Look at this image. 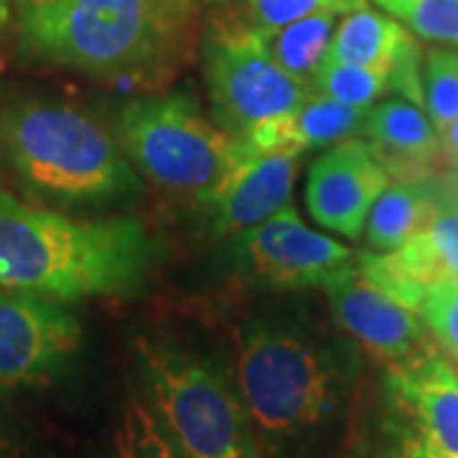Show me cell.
<instances>
[{
	"label": "cell",
	"mask_w": 458,
	"mask_h": 458,
	"mask_svg": "<svg viewBox=\"0 0 458 458\" xmlns=\"http://www.w3.org/2000/svg\"><path fill=\"white\" fill-rule=\"evenodd\" d=\"M153 245L135 219L82 222L0 191V288L74 303L140 285Z\"/></svg>",
	"instance_id": "6da1fadb"
},
{
	"label": "cell",
	"mask_w": 458,
	"mask_h": 458,
	"mask_svg": "<svg viewBox=\"0 0 458 458\" xmlns=\"http://www.w3.org/2000/svg\"><path fill=\"white\" fill-rule=\"evenodd\" d=\"M23 49L87 74H125L186 47L199 0H13Z\"/></svg>",
	"instance_id": "7a4b0ae2"
},
{
	"label": "cell",
	"mask_w": 458,
	"mask_h": 458,
	"mask_svg": "<svg viewBox=\"0 0 458 458\" xmlns=\"http://www.w3.org/2000/svg\"><path fill=\"white\" fill-rule=\"evenodd\" d=\"M0 158L38 197L102 204L138 189L123 148L72 105L23 98L0 105Z\"/></svg>",
	"instance_id": "3957f363"
},
{
	"label": "cell",
	"mask_w": 458,
	"mask_h": 458,
	"mask_svg": "<svg viewBox=\"0 0 458 458\" xmlns=\"http://www.w3.org/2000/svg\"><path fill=\"white\" fill-rule=\"evenodd\" d=\"M140 369L148 410L183 458H260L242 394L214 364L146 344Z\"/></svg>",
	"instance_id": "277c9868"
},
{
	"label": "cell",
	"mask_w": 458,
	"mask_h": 458,
	"mask_svg": "<svg viewBox=\"0 0 458 458\" xmlns=\"http://www.w3.org/2000/svg\"><path fill=\"white\" fill-rule=\"evenodd\" d=\"M237 385L252 428L298 438L324 426L342 400V372L316 344L288 328H250L237 357Z\"/></svg>",
	"instance_id": "5b68a950"
},
{
	"label": "cell",
	"mask_w": 458,
	"mask_h": 458,
	"mask_svg": "<svg viewBox=\"0 0 458 458\" xmlns=\"http://www.w3.org/2000/svg\"><path fill=\"white\" fill-rule=\"evenodd\" d=\"M117 138L123 153L153 183L199 201L212 197L247 150L189 98L125 105L117 117Z\"/></svg>",
	"instance_id": "8992f818"
},
{
	"label": "cell",
	"mask_w": 458,
	"mask_h": 458,
	"mask_svg": "<svg viewBox=\"0 0 458 458\" xmlns=\"http://www.w3.org/2000/svg\"><path fill=\"white\" fill-rule=\"evenodd\" d=\"M204 62L219 128L250 148L288 146L291 123L311 95V87L278 66L265 49L260 33L250 23L216 26Z\"/></svg>",
	"instance_id": "52a82bcc"
},
{
	"label": "cell",
	"mask_w": 458,
	"mask_h": 458,
	"mask_svg": "<svg viewBox=\"0 0 458 458\" xmlns=\"http://www.w3.org/2000/svg\"><path fill=\"white\" fill-rule=\"evenodd\" d=\"M82 342L80 321L44 295L0 293V385H44L66 369Z\"/></svg>",
	"instance_id": "ba28073f"
},
{
	"label": "cell",
	"mask_w": 458,
	"mask_h": 458,
	"mask_svg": "<svg viewBox=\"0 0 458 458\" xmlns=\"http://www.w3.org/2000/svg\"><path fill=\"white\" fill-rule=\"evenodd\" d=\"M387 186L390 174L372 146L346 138L313 161L306 181V207L316 225L357 240Z\"/></svg>",
	"instance_id": "9c48e42d"
},
{
	"label": "cell",
	"mask_w": 458,
	"mask_h": 458,
	"mask_svg": "<svg viewBox=\"0 0 458 458\" xmlns=\"http://www.w3.org/2000/svg\"><path fill=\"white\" fill-rule=\"evenodd\" d=\"M242 260L270 285L306 288L324 285L331 276L354 262V252L298 219L291 207L245 232Z\"/></svg>",
	"instance_id": "30bf717a"
},
{
	"label": "cell",
	"mask_w": 458,
	"mask_h": 458,
	"mask_svg": "<svg viewBox=\"0 0 458 458\" xmlns=\"http://www.w3.org/2000/svg\"><path fill=\"white\" fill-rule=\"evenodd\" d=\"M301 150L250 148L234 171L219 183L204 209L219 234H245L288 207L293 194Z\"/></svg>",
	"instance_id": "8fae6325"
},
{
	"label": "cell",
	"mask_w": 458,
	"mask_h": 458,
	"mask_svg": "<svg viewBox=\"0 0 458 458\" xmlns=\"http://www.w3.org/2000/svg\"><path fill=\"white\" fill-rule=\"evenodd\" d=\"M324 291L344 331L377 360L397 364L426 349V328L418 313L369 285L354 262L331 276Z\"/></svg>",
	"instance_id": "7c38bea8"
},
{
	"label": "cell",
	"mask_w": 458,
	"mask_h": 458,
	"mask_svg": "<svg viewBox=\"0 0 458 458\" xmlns=\"http://www.w3.org/2000/svg\"><path fill=\"white\" fill-rule=\"evenodd\" d=\"M387 385L412 426L410 433L441 458H458L456 369L426 346L393 364Z\"/></svg>",
	"instance_id": "4fadbf2b"
},
{
	"label": "cell",
	"mask_w": 458,
	"mask_h": 458,
	"mask_svg": "<svg viewBox=\"0 0 458 458\" xmlns=\"http://www.w3.org/2000/svg\"><path fill=\"white\" fill-rule=\"evenodd\" d=\"M361 132L387 168L390 179L408 176L410 181H418L423 174H430V164L441 148L433 120H428L420 105L405 98L385 99L369 107Z\"/></svg>",
	"instance_id": "5bb4252c"
},
{
	"label": "cell",
	"mask_w": 458,
	"mask_h": 458,
	"mask_svg": "<svg viewBox=\"0 0 458 458\" xmlns=\"http://www.w3.org/2000/svg\"><path fill=\"white\" fill-rule=\"evenodd\" d=\"M441 207V191L423 181H400L385 189L367 216L364 234L377 252H393L418 237Z\"/></svg>",
	"instance_id": "9a60e30c"
},
{
	"label": "cell",
	"mask_w": 458,
	"mask_h": 458,
	"mask_svg": "<svg viewBox=\"0 0 458 458\" xmlns=\"http://www.w3.org/2000/svg\"><path fill=\"white\" fill-rule=\"evenodd\" d=\"M387 255L397 270L428 291L438 283H458V204L441 197L430 225Z\"/></svg>",
	"instance_id": "2e32d148"
},
{
	"label": "cell",
	"mask_w": 458,
	"mask_h": 458,
	"mask_svg": "<svg viewBox=\"0 0 458 458\" xmlns=\"http://www.w3.org/2000/svg\"><path fill=\"white\" fill-rule=\"evenodd\" d=\"M408 38L410 33L397 21L369 11L364 5L346 13L342 26L334 33L327 62L377 69L385 72L390 80L394 56L400 54Z\"/></svg>",
	"instance_id": "e0dca14e"
},
{
	"label": "cell",
	"mask_w": 458,
	"mask_h": 458,
	"mask_svg": "<svg viewBox=\"0 0 458 458\" xmlns=\"http://www.w3.org/2000/svg\"><path fill=\"white\" fill-rule=\"evenodd\" d=\"M334 33H336V13L321 11L309 18H301L280 31L260 33V38L278 66H283L298 82L311 87L316 72L328 59Z\"/></svg>",
	"instance_id": "ac0fdd59"
},
{
	"label": "cell",
	"mask_w": 458,
	"mask_h": 458,
	"mask_svg": "<svg viewBox=\"0 0 458 458\" xmlns=\"http://www.w3.org/2000/svg\"><path fill=\"white\" fill-rule=\"evenodd\" d=\"M364 117H367V110L349 107L336 99L311 92L306 102L298 107L293 123H291L288 146L301 153H306L311 148L336 146L364 128Z\"/></svg>",
	"instance_id": "d6986e66"
},
{
	"label": "cell",
	"mask_w": 458,
	"mask_h": 458,
	"mask_svg": "<svg viewBox=\"0 0 458 458\" xmlns=\"http://www.w3.org/2000/svg\"><path fill=\"white\" fill-rule=\"evenodd\" d=\"M387 89H390V80L385 72L367 66L336 64V62H324L311 80V92L360 110H369V105Z\"/></svg>",
	"instance_id": "ffe728a7"
},
{
	"label": "cell",
	"mask_w": 458,
	"mask_h": 458,
	"mask_svg": "<svg viewBox=\"0 0 458 458\" xmlns=\"http://www.w3.org/2000/svg\"><path fill=\"white\" fill-rule=\"evenodd\" d=\"M377 5L420 38L458 47V0H377Z\"/></svg>",
	"instance_id": "44dd1931"
},
{
	"label": "cell",
	"mask_w": 458,
	"mask_h": 458,
	"mask_svg": "<svg viewBox=\"0 0 458 458\" xmlns=\"http://www.w3.org/2000/svg\"><path fill=\"white\" fill-rule=\"evenodd\" d=\"M423 92L426 107L436 131L445 128L458 117V54L448 49H433L423 62Z\"/></svg>",
	"instance_id": "7402d4cb"
},
{
	"label": "cell",
	"mask_w": 458,
	"mask_h": 458,
	"mask_svg": "<svg viewBox=\"0 0 458 458\" xmlns=\"http://www.w3.org/2000/svg\"><path fill=\"white\" fill-rule=\"evenodd\" d=\"M117 454L120 458H183L174 441L165 436L156 415L140 405V403H128L123 426L117 436Z\"/></svg>",
	"instance_id": "603a6c76"
},
{
	"label": "cell",
	"mask_w": 458,
	"mask_h": 458,
	"mask_svg": "<svg viewBox=\"0 0 458 458\" xmlns=\"http://www.w3.org/2000/svg\"><path fill=\"white\" fill-rule=\"evenodd\" d=\"M247 11H250V26L260 33L280 31L295 21L321 11L344 13L336 0H247Z\"/></svg>",
	"instance_id": "cb8c5ba5"
},
{
	"label": "cell",
	"mask_w": 458,
	"mask_h": 458,
	"mask_svg": "<svg viewBox=\"0 0 458 458\" xmlns=\"http://www.w3.org/2000/svg\"><path fill=\"white\" fill-rule=\"evenodd\" d=\"M420 316H426V324L436 334V339L458 361V283L433 285L428 291Z\"/></svg>",
	"instance_id": "d4e9b609"
},
{
	"label": "cell",
	"mask_w": 458,
	"mask_h": 458,
	"mask_svg": "<svg viewBox=\"0 0 458 458\" xmlns=\"http://www.w3.org/2000/svg\"><path fill=\"white\" fill-rule=\"evenodd\" d=\"M397 458H441L438 454H433L430 448H428L426 443L420 441L418 436H405V441H403V445H400V454H397Z\"/></svg>",
	"instance_id": "484cf974"
},
{
	"label": "cell",
	"mask_w": 458,
	"mask_h": 458,
	"mask_svg": "<svg viewBox=\"0 0 458 458\" xmlns=\"http://www.w3.org/2000/svg\"><path fill=\"white\" fill-rule=\"evenodd\" d=\"M443 138V150H445V158L454 165H458V117L441 132Z\"/></svg>",
	"instance_id": "4316f807"
},
{
	"label": "cell",
	"mask_w": 458,
	"mask_h": 458,
	"mask_svg": "<svg viewBox=\"0 0 458 458\" xmlns=\"http://www.w3.org/2000/svg\"><path fill=\"white\" fill-rule=\"evenodd\" d=\"M441 191V197L445 199V201H454V204H458V165L448 174V179H445V183H443V189H438Z\"/></svg>",
	"instance_id": "83f0119b"
},
{
	"label": "cell",
	"mask_w": 458,
	"mask_h": 458,
	"mask_svg": "<svg viewBox=\"0 0 458 458\" xmlns=\"http://www.w3.org/2000/svg\"><path fill=\"white\" fill-rule=\"evenodd\" d=\"M11 13H13V0H0V31L11 23Z\"/></svg>",
	"instance_id": "f1b7e54d"
},
{
	"label": "cell",
	"mask_w": 458,
	"mask_h": 458,
	"mask_svg": "<svg viewBox=\"0 0 458 458\" xmlns=\"http://www.w3.org/2000/svg\"><path fill=\"white\" fill-rule=\"evenodd\" d=\"M3 451H5V443H3V436H0V458H3Z\"/></svg>",
	"instance_id": "f546056e"
}]
</instances>
